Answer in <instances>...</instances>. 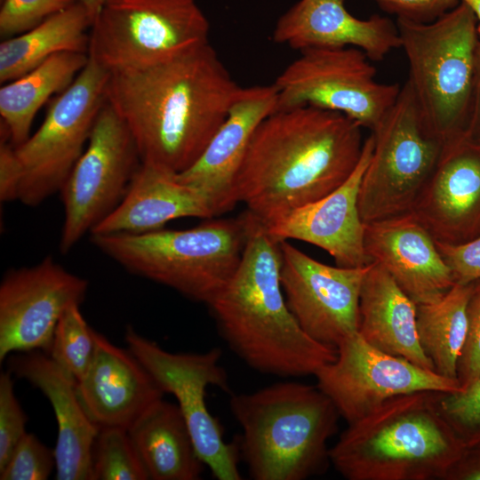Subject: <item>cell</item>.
I'll return each instance as SVG.
<instances>
[{
    "label": "cell",
    "instance_id": "cell-4",
    "mask_svg": "<svg viewBox=\"0 0 480 480\" xmlns=\"http://www.w3.org/2000/svg\"><path fill=\"white\" fill-rule=\"evenodd\" d=\"M437 391L396 396L348 424L330 461L348 480H444L467 447L441 415Z\"/></svg>",
    "mask_w": 480,
    "mask_h": 480
},
{
    "label": "cell",
    "instance_id": "cell-9",
    "mask_svg": "<svg viewBox=\"0 0 480 480\" xmlns=\"http://www.w3.org/2000/svg\"><path fill=\"white\" fill-rule=\"evenodd\" d=\"M88 57L109 72L171 60L208 43L196 0H109L90 28Z\"/></svg>",
    "mask_w": 480,
    "mask_h": 480
},
{
    "label": "cell",
    "instance_id": "cell-12",
    "mask_svg": "<svg viewBox=\"0 0 480 480\" xmlns=\"http://www.w3.org/2000/svg\"><path fill=\"white\" fill-rule=\"evenodd\" d=\"M130 352L164 392L172 394L185 419L201 460L219 480H240L237 442L226 443L219 420L207 409L206 388L231 393L228 374L220 364L221 350L171 353L142 337L132 327L124 333Z\"/></svg>",
    "mask_w": 480,
    "mask_h": 480
},
{
    "label": "cell",
    "instance_id": "cell-27",
    "mask_svg": "<svg viewBox=\"0 0 480 480\" xmlns=\"http://www.w3.org/2000/svg\"><path fill=\"white\" fill-rule=\"evenodd\" d=\"M88 60L85 53L59 52L0 88L1 127L14 147L28 139L39 108L54 93L67 89Z\"/></svg>",
    "mask_w": 480,
    "mask_h": 480
},
{
    "label": "cell",
    "instance_id": "cell-25",
    "mask_svg": "<svg viewBox=\"0 0 480 480\" xmlns=\"http://www.w3.org/2000/svg\"><path fill=\"white\" fill-rule=\"evenodd\" d=\"M416 308L383 268L370 265L360 292L358 333L371 346L435 372L419 341Z\"/></svg>",
    "mask_w": 480,
    "mask_h": 480
},
{
    "label": "cell",
    "instance_id": "cell-37",
    "mask_svg": "<svg viewBox=\"0 0 480 480\" xmlns=\"http://www.w3.org/2000/svg\"><path fill=\"white\" fill-rule=\"evenodd\" d=\"M436 244L455 284H468L480 279V236L461 244Z\"/></svg>",
    "mask_w": 480,
    "mask_h": 480
},
{
    "label": "cell",
    "instance_id": "cell-29",
    "mask_svg": "<svg viewBox=\"0 0 480 480\" xmlns=\"http://www.w3.org/2000/svg\"><path fill=\"white\" fill-rule=\"evenodd\" d=\"M472 284H455L438 300L416 308L420 347L435 372L450 380H458V362L467 338Z\"/></svg>",
    "mask_w": 480,
    "mask_h": 480
},
{
    "label": "cell",
    "instance_id": "cell-35",
    "mask_svg": "<svg viewBox=\"0 0 480 480\" xmlns=\"http://www.w3.org/2000/svg\"><path fill=\"white\" fill-rule=\"evenodd\" d=\"M26 422V414L14 394L12 373L3 372L0 374V470L27 434Z\"/></svg>",
    "mask_w": 480,
    "mask_h": 480
},
{
    "label": "cell",
    "instance_id": "cell-41",
    "mask_svg": "<svg viewBox=\"0 0 480 480\" xmlns=\"http://www.w3.org/2000/svg\"><path fill=\"white\" fill-rule=\"evenodd\" d=\"M480 142V43L477 51L476 77L465 131Z\"/></svg>",
    "mask_w": 480,
    "mask_h": 480
},
{
    "label": "cell",
    "instance_id": "cell-11",
    "mask_svg": "<svg viewBox=\"0 0 480 480\" xmlns=\"http://www.w3.org/2000/svg\"><path fill=\"white\" fill-rule=\"evenodd\" d=\"M370 59L356 47L311 48L276 77L277 109L312 106L340 112L372 131L401 87L375 79Z\"/></svg>",
    "mask_w": 480,
    "mask_h": 480
},
{
    "label": "cell",
    "instance_id": "cell-13",
    "mask_svg": "<svg viewBox=\"0 0 480 480\" xmlns=\"http://www.w3.org/2000/svg\"><path fill=\"white\" fill-rule=\"evenodd\" d=\"M140 164L129 129L106 100L84 151L60 191L64 207L62 253L118 206Z\"/></svg>",
    "mask_w": 480,
    "mask_h": 480
},
{
    "label": "cell",
    "instance_id": "cell-36",
    "mask_svg": "<svg viewBox=\"0 0 480 480\" xmlns=\"http://www.w3.org/2000/svg\"><path fill=\"white\" fill-rule=\"evenodd\" d=\"M468 332L458 362V380L466 388L480 377V279L472 284L468 304Z\"/></svg>",
    "mask_w": 480,
    "mask_h": 480
},
{
    "label": "cell",
    "instance_id": "cell-10",
    "mask_svg": "<svg viewBox=\"0 0 480 480\" xmlns=\"http://www.w3.org/2000/svg\"><path fill=\"white\" fill-rule=\"evenodd\" d=\"M109 75L89 58L71 84L52 101L37 131L15 147L21 169L18 200L23 204L39 205L60 191L106 102Z\"/></svg>",
    "mask_w": 480,
    "mask_h": 480
},
{
    "label": "cell",
    "instance_id": "cell-7",
    "mask_svg": "<svg viewBox=\"0 0 480 480\" xmlns=\"http://www.w3.org/2000/svg\"><path fill=\"white\" fill-rule=\"evenodd\" d=\"M409 83L430 127L446 142L467 126L480 43L477 20L460 3L436 20L397 18Z\"/></svg>",
    "mask_w": 480,
    "mask_h": 480
},
{
    "label": "cell",
    "instance_id": "cell-32",
    "mask_svg": "<svg viewBox=\"0 0 480 480\" xmlns=\"http://www.w3.org/2000/svg\"><path fill=\"white\" fill-rule=\"evenodd\" d=\"M436 404L467 448L480 445V377L460 391H437Z\"/></svg>",
    "mask_w": 480,
    "mask_h": 480
},
{
    "label": "cell",
    "instance_id": "cell-18",
    "mask_svg": "<svg viewBox=\"0 0 480 480\" xmlns=\"http://www.w3.org/2000/svg\"><path fill=\"white\" fill-rule=\"evenodd\" d=\"M374 147L371 134L364 142L359 163L351 175L326 196L265 225L277 242L296 239L327 252L342 268L371 263L364 247L365 223L358 208L361 181Z\"/></svg>",
    "mask_w": 480,
    "mask_h": 480
},
{
    "label": "cell",
    "instance_id": "cell-24",
    "mask_svg": "<svg viewBox=\"0 0 480 480\" xmlns=\"http://www.w3.org/2000/svg\"><path fill=\"white\" fill-rule=\"evenodd\" d=\"M186 217L211 219L216 213L207 196L177 173L141 163L121 203L90 234H142Z\"/></svg>",
    "mask_w": 480,
    "mask_h": 480
},
{
    "label": "cell",
    "instance_id": "cell-22",
    "mask_svg": "<svg viewBox=\"0 0 480 480\" xmlns=\"http://www.w3.org/2000/svg\"><path fill=\"white\" fill-rule=\"evenodd\" d=\"M272 39L300 52L356 47L373 61L401 48L396 24L378 14L360 20L348 11L345 0L298 1L278 19Z\"/></svg>",
    "mask_w": 480,
    "mask_h": 480
},
{
    "label": "cell",
    "instance_id": "cell-6",
    "mask_svg": "<svg viewBox=\"0 0 480 480\" xmlns=\"http://www.w3.org/2000/svg\"><path fill=\"white\" fill-rule=\"evenodd\" d=\"M212 219L188 229L91 235V239L130 273L209 306L237 269L247 237L244 213Z\"/></svg>",
    "mask_w": 480,
    "mask_h": 480
},
{
    "label": "cell",
    "instance_id": "cell-39",
    "mask_svg": "<svg viewBox=\"0 0 480 480\" xmlns=\"http://www.w3.org/2000/svg\"><path fill=\"white\" fill-rule=\"evenodd\" d=\"M21 182V169L15 147L5 139L0 143V200H18Z\"/></svg>",
    "mask_w": 480,
    "mask_h": 480
},
{
    "label": "cell",
    "instance_id": "cell-8",
    "mask_svg": "<svg viewBox=\"0 0 480 480\" xmlns=\"http://www.w3.org/2000/svg\"><path fill=\"white\" fill-rule=\"evenodd\" d=\"M372 135L373 151L358 197L364 223L411 212L445 144L424 118L407 81Z\"/></svg>",
    "mask_w": 480,
    "mask_h": 480
},
{
    "label": "cell",
    "instance_id": "cell-15",
    "mask_svg": "<svg viewBox=\"0 0 480 480\" xmlns=\"http://www.w3.org/2000/svg\"><path fill=\"white\" fill-rule=\"evenodd\" d=\"M280 283L286 304L300 328L336 348L358 332L362 284L370 268L329 266L287 240L279 242Z\"/></svg>",
    "mask_w": 480,
    "mask_h": 480
},
{
    "label": "cell",
    "instance_id": "cell-42",
    "mask_svg": "<svg viewBox=\"0 0 480 480\" xmlns=\"http://www.w3.org/2000/svg\"><path fill=\"white\" fill-rule=\"evenodd\" d=\"M77 3L81 4L85 10L87 11L92 23L96 14L99 12L100 8L109 0H76Z\"/></svg>",
    "mask_w": 480,
    "mask_h": 480
},
{
    "label": "cell",
    "instance_id": "cell-2",
    "mask_svg": "<svg viewBox=\"0 0 480 480\" xmlns=\"http://www.w3.org/2000/svg\"><path fill=\"white\" fill-rule=\"evenodd\" d=\"M362 128L312 106L276 110L250 140L235 181L237 203L267 226L326 196L359 163Z\"/></svg>",
    "mask_w": 480,
    "mask_h": 480
},
{
    "label": "cell",
    "instance_id": "cell-1",
    "mask_svg": "<svg viewBox=\"0 0 480 480\" xmlns=\"http://www.w3.org/2000/svg\"><path fill=\"white\" fill-rule=\"evenodd\" d=\"M242 88L207 43L164 62L110 72L106 100L141 163L181 173L203 154Z\"/></svg>",
    "mask_w": 480,
    "mask_h": 480
},
{
    "label": "cell",
    "instance_id": "cell-38",
    "mask_svg": "<svg viewBox=\"0 0 480 480\" xmlns=\"http://www.w3.org/2000/svg\"><path fill=\"white\" fill-rule=\"evenodd\" d=\"M385 12L397 18L428 23L459 4L460 0H373Z\"/></svg>",
    "mask_w": 480,
    "mask_h": 480
},
{
    "label": "cell",
    "instance_id": "cell-3",
    "mask_svg": "<svg viewBox=\"0 0 480 480\" xmlns=\"http://www.w3.org/2000/svg\"><path fill=\"white\" fill-rule=\"evenodd\" d=\"M244 214L247 237L240 264L209 305L220 333L256 371L281 377L315 375L336 359L337 350L300 328L280 283L279 242L254 215Z\"/></svg>",
    "mask_w": 480,
    "mask_h": 480
},
{
    "label": "cell",
    "instance_id": "cell-17",
    "mask_svg": "<svg viewBox=\"0 0 480 480\" xmlns=\"http://www.w3.org/2000/svg\"><path fill=\"white\" fill-rule=\"evenodd\" d=\"M436 241L480 236V142L466 132L447 140L412 211Z\"/></svg>",
    "mask_w": 480,
    "mask_h": 480
},
{
    "label": "cell",
    "instance_id": "cell-16",
    "mask_svg": "<svg viewBox=\"0 0 480 480\" xmlns=\"http://www.w3.org/2000/svg\"><path fill=\"white\" fill-rule=\"evenodd\" d=\"M88 282L52 257L8 271L0 284V361L10 353H49L63 313L80 305Z\"/></svg>",
    "mask_w": 480,
    "mask_h": 480
},
{
    "label": "cell",
    "instance_id": "cell-5",
    "mask_svg": "<svg viewBox=\"0 0 480 480\" xmlns=\"http://www.w3.org/2000/svg\"><path fill=\"white\" fill-rule=\"evenodd\" d=\"M242 428L240 456L255 480H304L330 461L328 440L340 416L317 386L279 382L253 393L231 395Z\"/></svg>",
    "mask_w": 480,
    "mask_h": 480
},
{
    "label": "cell",
    "instance_id": "cell-26",
    "mask_svg": "<svg viewBox=\"0 0 480 480\" xmlns=\"http://www.w3.org/2000/svg\"><path fill=\"white\" fill-rule=\"evenodd\" d=\"M152 480H196L204 469L178 406L160 399L127 429Z\"/></svg>",
    "mask_w": 480,
    "mask_h": 480
},
{
    "label": "cell",
    "instance_id": "cell-19",
    "mask_svg": "<svg viewBox=\"0 0 480 480\" xmlns=\"http://www.w3.org/2000/svg\"><path fill=\"white\" fill-rule=\"evenodd\" d=\"M364 247L416 305L438 300L455 284L435 238L412 212L365 223Z\"/></svg>",
    "mask_w": 480,
    "mask_h": 480
},
{
    "label": "cell",
    "instance_id": "cell-34",
    "mask_svg": "<svg viewBox=\"0 0 480 480\" xmlns=\"http://www.w3.org/2000/svg\"><path fill=\"white\" fill-rule=\"evenodd\" d=\"M0 34L11 37L37 26L67 9L76 0H1Z\"/></svg>",
    "mask_w": 480,
    "mask_h": 480
},
{
    "label": "cell",
    "instance_id": "cell-33",
    "mask_svg": "<svg viewBox=\"0 0 480 480\" xmlns=\"http://www.w3.org/2000/svg\"><path fill=\"white\" fill-rule=\"evenodd\" d=\"M56 468L54 450L27 433L0 470L1 480H45Z\"/></svg>",
    "mask_w": 480,
    "mask_h": 480
},
{
    "label": "cell",
    "instance_id": "cell-28",
    "mask_svg": "<svg viewBox=\"0 0 480 480\" xmlns=\"http://www.w3.org/2000/svg\"><path fill=\"white\" fill-rule=\"evenodd\" d=\"M92 20L76 2L33 28L0 44V82L12 81L63 52L88 54Z\"/></svg>",
    "mask_w": 480,
    "mask_h": 480
},
{
    "label": "cell",
    "instance_id": "cell-14",
    "mask_svg": "<svg viewBox=\"0 0 480 480\" xmlns=\"http://www.w3.org/2000/svg\"><path fill=\"white\" fill-rule=\"evenodd\" d=\"M337 357L316 373V386L350 424L396 396L421 391L457 392L458 380L383 352L356 332L336 348Z\"/></svg>",
    "mask_w": 480,
    "mask_h": 480
},
{
    "label": "cell",
    "instance_id": "cell-40",
    "mask_svg": "<svg viewBox=\"0 0 480 480\" xmlns=\"http://www.w3.org/2000/svg\"><path fill=\"white\" fill-rule=\"evenodd\" d=\"M444 480H480V445L467 448Z\"/></svg>",
    "mask_w": 480,
    "mask_h": 480
},
{
    "label": "cell",
    "instance_id": "cell-30",
    "mask_svg": "<svg viewBox=\"0 0 480 480\" xmlns=\"http://www.w3.org/2000/svg\"><path fill=\"white\" fill-rule=\"evenodd\" d=\"M148 479L128 430L100 428L92 447L91 480Z\"/></svg>",
    "mask_w": 480,
    "mask_h": 480
},
{
    "label": "cell",
    "instance_id": "cell-31",
    "mask_svg": "<svg viewBox=\"0 0 480 480\" xmlns=\"http://www.w3.org/2000/svg\"><path fill=\"white\" fill-rule=\"evenodd\" d=\"M95 336L96 332L86 323L80 305H72L57 324L48 355L79 381L94 357Z\"/></svg>",
    "mask_w": 480,
    "mask_h": 480
},
{
    "label": "cell",
    "instance_id": "cell-21",
    "mask_svg": "<svg viewBox=\"0 0 480 480\" xmlns=\"http://www.w3.org/2000/svg\"><path fill=\"white\" fill-rule=\"evenodd\" d=\"M9 372L28 380L50 401L58 424L54 448L57 480H91L92 447L99 427L85 412L77 380L42 350L10 356Z\"/></svg>",
    "mask_w": 480,
    "mask_h": 480
},
{
    "label": "cell",
    "instance_id": "cell-23",
    "mask_svg": "<svg viewBox=\"0 0 480 480\" xmlns=\"http://www.w3.org/2000/svg\"><path fill=\"white\" fill-rule=\"evenodd\" d=\"M92 362L77 381L79 399L99 427H129L164 391L130 352L118 348L96 332Z\"/></svg>",
    "mask_w": 480,
    "mask_h": 480
},
{
    "label": "cell",
    "instance_id": "cell-43",
    "mask_svg": "<svg viewBox=\"0 0 480 480\" xmlns=\"http://www.w3.org/2000/svg\"><path fill=\"white\" fill-rule=\"evenodd\" d=\"M461 3L465 4L469 9L474 12L476 17V20L479 21L478 25V33L480 36V0H460Z\"/></svg>",
    "mask_w": 480,
    "mask_h": 480
},
{
    "label": "cell",
    "instance_id": "cell-20",
    "mask_svg": "<svg viewBox=\"0 0 480 480\" xmlns=\"http://www.w3.org/2000/svg\"><path fill=\"white\" fill-rule=\"evenodd\" d=\"M276 86L243 87L206 148L178 179L209 198L216 216L237 204L235 181L250 140L260 124L277 109Z\"/></svg>",
    "mask_w": 480,
    "mask_h": 480
}]
</instances>
